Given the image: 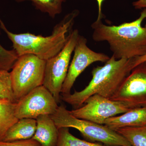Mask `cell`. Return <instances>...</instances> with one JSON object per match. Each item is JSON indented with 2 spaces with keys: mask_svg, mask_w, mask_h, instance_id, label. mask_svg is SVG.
<instances>
[{
  "mask_svg": "<svg viewBox=\"0 0 146 146\" xmlns=\"http://www.w3.org/2000/svg\"><path fill=\"white\" fill-rule=\"evenodd\" d=\"M146 19V9L135 21L119 25H105L96 20L91 25L95 42H106L116 59L135 58L146 53V29L142 26Z\"/></svg>",
  "mask_w": 146,
  "mask_h": 146,
  "instance_id": "cell-1",
  "label": "cell"
},
{
  "mask_svg": "<svg viewBox=\"0 0 146 146\" xmlns=\"http://www.w3.org/2000/svg\"><path fill=\"white\" fill-rule=\"evenodd\" d=\"M79 13L78 10L75 9L65 15L55 26L52 34L48 36L36 35L29 33H13L7 29L1 19L0 28L12 42L13 49L18 56L31 54L46 61L57 54L65 46Z\"/></svg>",
  "mask_w": 146,
  "mask_h": 146,
  "instance_id": "cell-2",
  "label": "cell"
},
{
  "mask_svg": "<svg viewBox=\"0 0 146 146\" xmlns=\"http://www.w3.org/2000/svg\"><path fill=\"white\" fill-rule=\"evenodd\" d=\"M133 58L116 59L112 56L103 66L94 68L92 79L84 89L73 94H62L61 99L78 108L95 94L110 98L133 70Z\"/></svg>",
  "mask_w": 146,
  "mask_h": 146,
  "instance_id": "cell-3",
  "label": "cell"
},
{
  "mask_svg": "<svg viewBox=\"0 0 146 146\" xmlns=\"http://www.w3.org/2000/svg\"><path fill=\"white\" fill-rule=\"evenodd\" d=\"M58 128H73L79 131L87 140L98 142L106 145L131 146L125 138L104 125H100L73 116L63 105L58 107L50 115Z\"/></svg>",
  "mask_w": 146,
  "mask_h": 146,
  "instance_id": "cell-4",
  "label": "cell"
},
{
  "mask_svg": "<svg viewBox=\"0 0 146 146\" xmlns=\"http://www.w3.org/2000/svg\"><path fill=\"white\" fill-rule=\"evenodd\" d=\"M46 60L33 54L18 56L10 72L16 103L33 90L43 85Z\"/></svg>",
  "mask_w": 146,
  "mask_h": 146,
  "instance_id": "cell-5",
  "label": "cell"
},
{
  "mask_svg": "<svg viewBox=\"0 0 146 146\" xmlns=\"http://www.w3.org/2000/svg\"><path fill=\"white\" fill-rule=\"evenodd\" d=\"M79 35L78 30L71 31L62 50L56 55L46 60L43 85L51 93L58 104L60 102L62 86Z\"/></svg>",
  "mask_w": 146,
  "mask_h": 146,
  "instance_id": "cell-6",
  "label": "cell"
},
{
  "mask_svg": "<svg viewBox=\"0 0 146 146\" xmlns=\"http://www.w3.org/2000/svg\"><path fill=\"white\" fill-rule=\"evenodd\" d=\"M110 99L130 109L146 107V63L133 68Z\"/></svg>",
  "mask_w": 146,
  "mask_h": 146,
  "instance_id": "cell-7",
  "label": "cell"
},
{
  "mask_svg": "<svg viewBox=\"0 0 146 146\" xmlns=\"http://www.w3.org/2000/svg\"><path fill=\"white\" fill-rule=\"evenodd\" d=\"M83 106L70 111L79 119L104 125L110 118L125 113L130 109L119 102L112 100L98 94L93 95L85 101Z\"/></svg>",
  "mask_w": 146,
  "mask_h": 146,
  "instance_id": "cell-8",
  "label": "cell"
},
{
  "mask_svg": "<svg viewBox=\"0 0 146 146\" xmlns=\"http://www.w3.org/2000/svg\"><path fill=\"white\" fill-rule=\"evenodd\" d=\"M53 96L44 85L38 86L18 101L15 115L18 119H36L42 115L54 114L58 106Z\"/></svg>",
  "mask_w": 146,
  "mask_h": 146,
  "instance_id": "cell-9",
  "label": "cell"
},
{
  "mask_svg": "<svg viewBox=\"0 0 146 146\" xmlns=\"http://www.w3.org/2000/svg\"><path fill=\"white\" fill-rule=\"evenodd\" d=\"M87 43L86 38L79 35L67 76L62 86L61 94H70L76 80L89 65L97 62L106 63L109 60L110 57L108 55L94 51L87 46Z\"/></svg>",
  "mask_w": 146,
  "mask_h": 146,
  "instance_id": "cell-10",
  "label": "cell"
},
{
  "mask_svg": "<svg viewBox=\"0 0 146 146\" xmlns=\"http://www.w3.org/2000/svg\"><path fill=\"white\" fill-rule=\"evenodd\" d=\"M104 125L115 130L120 128L146 125V107L133 108L106 120Z\"/></svg>",
  "mask_w": 146,
  "mask_h": 146,
  "instance_id": "cell-11",
  "label": "cell"
},
{
  "mask_svg": "<svg viewBox=\"0 0 146 146\" xmlns=\"http://www.w3.org/2000/svg\"><path fill=\"white\" fill-rule=\"evenodd\" d=\"M36 120V131L32 138L39 142L42 146H56L58 129L50 115H40Z\"/></svg>",
  "mask_w": 146,
  "mask_h": 146,
  "instance_id": "cell-12",
  "label": "cell"
},
{
  "mask_svg": "<svg viewBox=\"0 0 146 146\" xmlns=\"http://www.w3.org/2000/svg\"><path fill=\"white\" fill-rule=\"evenodd\" d=\"M36 120L23 118L20 119L7 131L2 141L12 142L30 139L36 131Z\"/></svg>",
  "mask_w": 146,
  "mask_h": 146,
  "instance_id": "cell-13",
  "label": "cell"
},
{
  "mask_svg": "<svg viewBox=\"0 0 146 146\" xmlns=\"http://www.w3.org/2000/svg\"><path fill=\"white\" fill-rule=\"evenodd\" d=\"M16 104L9 100L0 99V141L18 120L15 115Z\"/></svg>",
  "mask_w": 146,
  "mask_h": 146,
  "instance_id": "cell-14",
  "label": "cell"
},
{
  "mask_svg": "<svg viewBox=\"0 0 146 146\" xmlns=\"http://www.w3.org/2000/svg\"><path fill=\"white\" fill-rule=\"evenodd\" d=\"M115 131L125 138L131 146H146V125L120 128Z\"/></svg>",
  "mask_w": 146,
  "mask_h": 146,
  "instance_id": "cell-15",
  "label": "cell"
},
{
  "mask_svg": "<svg viewBox=\"0 0 146 146\" xmlns=\"http://www.w3.org/2000/svg\"><path fill=\"white\" fill-rule=\"evenodd\" d=\"M17 2L31 1L36 9L54 18L62 11V4L67 0H15Z\"/></svg>",
  "mask_w": 146,
  "mask_h": 146,
  "instance_id": "cell-16",
  "label": "cell"
},
{
  "mask_svg": "<svg viewBox=\"0 0 146 146\" xmlns=\"http://www.w3.org/2000/svg\"><path fill=\"white\" fill-rule=\"evenodd\" d=\"M56 146H111L84 141L76 138L70 132L69 128L58 129V139Z\"/></svg>",
  "mask_w": 146,
  "mask_h": 146,
  "instance_id": "cell-17",
  "label": "cell"
},
{
  "mask_svg": "<svg viewBox=\"0 0 146 146\" xmlns=\"http://www.w3.org/2000/svg\"><path fill=\"white\" fill-rule=\"evenodd\" d=\"M0 99H7L16 103L12 88L10 72L0 71Z\"/></svg>",
  "mask_w": 146,
  "mask_h": 146,
  "instance_id": "cell-18",
  "label": "cell"
},
{
  "mask_svg": "<svg viewBox=\"0 0 146 146\" xmlns=\"http://www.w3.org/2000/svg\"><path fill=\"white\" fill-rule=\"evenodd\" d=\"M1 33L0 28V35ZM18 58V55L14 50L6 49L0 44V71L10 70Z\"/></svg>",
  "mask_w": 146,
  "mask_h": 146,
  "instance_id": "cell-19",
  "label": "cell"
},
{
  "mask_svg": "<svg viewBox=\"0 0 146 146\" xmlns=\"http://www.w3.org/2000/svg\"><path fill=\"white\" fill-rule=\"evenodd\" d=\"M0 146H42L41 144L36 140L30 138L27 140H21L12 141V142H5L0 141Z\"/></svg>",
  "mask_w": 146,
  "mask_h": 146,
  "instance_id": "cell-20",
  "label": "cell"
},
{
  "mask_svg": "<svg viewBox=\"0 0 146 146\" xmlns=\"http://www.w3.org/2000/svg\"><path fill=\"white\" fill-rule=\"evenodd\" d=\"M133 7L137 9H146V0H138L132 3Z\"/></svg>",
  "mask_w": 146,
  "mask_h": 146,
  "instance_id": "cell-21",
  "label": "cell"
},
{
  "mask_svg": "<svg viewBox=\"0 0 146 146\" xmlns=\"http://www.w3.org/2000/svg\"><path fill=\"white\" fill-rule=\"evenodd\" d=\"M97 2L98 5V16L97 20L98 21L102 20L104 18V15L102 12V5L103 3L105 0H96Z\"/></svg>",
  "mask_w": 146,
  "mask_h": 146,
  "instance_id": "cell-22",
  "label": "cell"
},
{
  "mask_svg": "<svg viewBox=\"0 0 146 146\" xmlns=\"http://www.w3.org/2000/svg\"><path fill=\"white\" fill-rule=\"evenodd\" d=\"M146 61V53L142 56L133 58V69L138 65Z\"/></svg>",
  "mask_w": 146,
  "mask_h": 146,
  "instance_id": "cell-23",
  "label": "cell"
},
{
  "mask_svg": "<svg viewBox=\"0 0 146 146\" xmlns=\"http://www.w3.org/2000/svg\"><path fill=\"white\" fill-rule=\"evenodd\" d=\"M145 28L146 29V23L145 24Z\"/></svg>",
  "mask_w": 146,
  "mask_h": 146,
  "instance_id": "cell-24",
  "label": "cell"
},
{
  "mask_svg": "<svg viewBox=\"0 0 146 146\" xmlns=\"http://www.w3.org/2000/svg\"><path fill=\"white\" fill-rule=\"evenodd\" d=\"M145 63H146V62H145Z\"/></svg>",
  "mask_w": 146,
  "mask_h": 146,
  "instance_id": "cell-25",
  "label": "cell"
}]
</instances>
